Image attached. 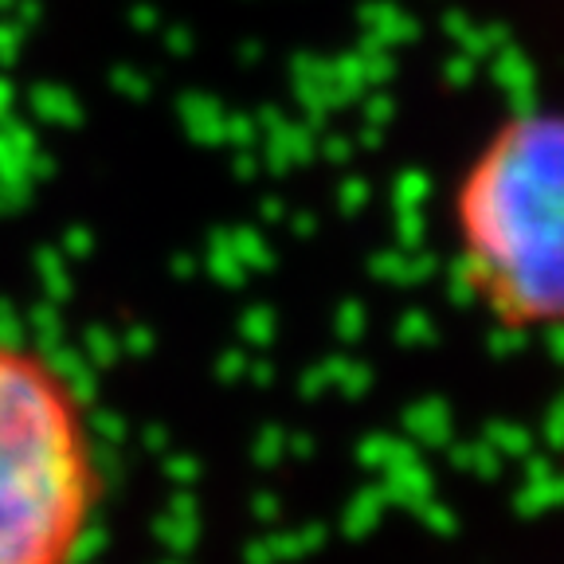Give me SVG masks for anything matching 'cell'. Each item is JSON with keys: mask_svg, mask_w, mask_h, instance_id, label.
I'll use <instances>...</instances> for the list:
<instances>
[{"mask_svg": "<svg viewBox=\"0 0 564 564\" xmlns=\"http://www.w3.org/2000/svg\"><path fill=\"white\" fill-rule=\"evenodd\" d=\"M106 513V447L75 372L0 329V564H83Z\"/></svg>", "mask_w": 564, "mask_h": 564, "instance_id": "cell-2", "label": "cell"}, {"mask_svg": "<svg viewBox=\"0 0 564 564\" xmlns=\"http://www.w3.org/2000/svg\"><path fill=\"white\" fill-rule=\"evenodd\" d=\"M458 286L513 337L564 334V106L502 115L447 193Z\"/></svg>", "mask_w": 564, "mask_h": 564, "instance_id": "cell-1", "label": "cell"}]
</instances>
